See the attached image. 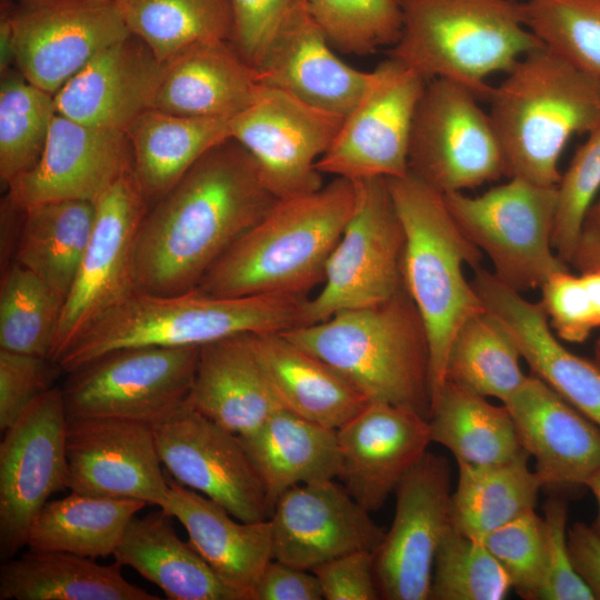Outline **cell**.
Wrapping results in <instances>:
<instances>
[{"label": "cell", "mask_w": 600, "mask_h": 600, "mask_svg": "<svg viewBox=\"0 0 600 600\" xmlns=\"http://www.w3.org/2000/svg\"><path fill=\"white\" fill-rule=\"evenodd\" d=\"M352 181L353 211L329 256L320 292L303 302L301 326L380 303L403 286L404 234L388 179Z\"/></svg>", "instance_id": "cell-10"}, {"label": "cell", "mask_w": 600, "mask_h": 600, "mask_svg": "<svg viewBox=\"0 0 600 600\" xmlns=\"http://www.w3.org/2000/svg\"><path fill=\"white\" fill-rule=\"evenodd\" d=\"M129 582L122 566L56 551H30L3 561L0 600H159Z\"/></svg>", "instance_id": "cell-34"}, {"label": "cell", "mask_w": 600, "mask_h": 600, "mask_svg": "<svg viewBox=\"0 0 600 600\" xmlns=\"http://www.w3.org/2000/svg\"><path fill=\"white\" fill-rule=\"evenodd\" d=\"M66 453L70 491L166 508L170 487L154 428L113 418L70 419Z\"/></svg>", "instance_id": "cell-19"}, {"label": "cell", "mask_w": 600, "mask_h": 600, "mask_svg": "<svg viewBox=\"0 0 600 600\" xmlns=\"http://www.w3.org/2000/svg\"><path fill=\"white\" fill-rule=\"evenodd\" d=\"M337 436V479L370 512L382 508L432 442L428 418L386 402H369Z\"/></svg>", "instance_id": "cell-22"}, {"label": "cell", "mask_w": 600, "mask_h": 600, "mask_svg": "<svg viewBox=\"0 0 600 600\" xmlns=\"http://www.w3.org/2000/svg\"><path fill=\"white\" fill-rule=\"evenodd\" d=\"M488 99L508 178L557 186L569 140L600 126V81L544 46L522 57Z\"/></svg>", "instance_id": "cell-4"}, {"label": "cell", "mask_w": 600, "mask_h": 600, "mask_svg": "<svg viewBox=\"0 0 600 600\" xmlns=\"http://www.w3.org/2000/svg\"><path fill=\"white\" fill-rule=\"evenodd\" d=\"M530 456L492 466L458 463V482L451 493L450 521L459 532L478 540L536 509L540 480L531 471Z\"/></svg>", "instance_id": "cell-38"}, {"label": "cell", "mask_w": 600, "mask_h": 600, "mask_svg": "<svg viewBox=\"0 0 600 600\" xmlns=\"http://www.w3.org/2000/svg\"><path fill=\"white\" fill-rule=\"evenodd\" d=\"M482 542L523 599L538 600L546 571L543 519L531 510L487 534Z\"/></svg>", "instance_id": "cell-47"}, {"label": "cell", "mask_w": 600, "mask_h": 600, "mask_svg": "<svg viewBox=\"0 0 600 600\" xmlns=\"http://www.w3.org/2000/svg\"><path fill=\"white\" fill-rule=\"evenodd\" d=\"M326 600H377L374 552L357 551L337 557L311 570Z\"/></svg>", "instance_id": "cell-52"}, {"label": "cell", "mask_w": 600, "mask_h": 600, "mask_svg": "<svg viewBox=\"0 0 600 600\" xmlns=\"http://www.w3.org/2000/svg\"><path fill=\"white\" fill-rule=\"evenodd\" d=\"M429 423L432 442L447 448L457 464H499L524 451L503 403L451 381L432 403Z\"/></svg>", "instance_id": "cell-36"}, {"label": "cell", "mask_w": 600, "mask_h": 600, "mask_svg": "<svg viewBox=\"0 0 600 600\" xmlns=\"http://www.w3.org/2000/svg\"><path fill=\"white\" fill-rule=\"evenodd\" d=\"M261 84L229 40L199 43L164 63L152 103L164 112L231 120L250 107Z\"/></svg>", "instance_id": "cell-29"}, {"label": "cell", "mask_w": 600, "mask_h": 600, "mask_svg": "<svg viewBox=\"0 0 600 600\" xmlns=\"http://www.w3.org/2000/svg\"><path fill=\"white\" fill-rule=\"evenodd\" d=\"M473 271L471 283L484 309L509 333L531 373L600 428V366L561 343L539 301L527 300L481 266Z\"/></svg>", "instance_id": "cell-24"}, {"label": "cell", "mask_w": 600, "mask_h": 600, "mask_svg": "<svg viewBox=\"0 0 600 600\" xmlns=\"http://www.w3.org/2000/svg\"><path fill=\"white\" fill-rule=\"evenodd\" d=\"M62 299L36 273L12 261L0 290V349L50 358Z\"/></svg>", "instance_id": "cell-41"}, {"label": "cell", "mask_w": 600, "mask_h": 600, "mask_svg": "<svg viewBox=\"0 0 600 600\" xmlns=\"http://www.w3.org/2000/svg\"><path fill=\"white\" fill-rule=\"evenodd\" d=\"M594 358L596 362L600 366V336L598 337L594 344Z\"/></svg>", "instance_id": "cell-59"}, {"label": "cell", "mask_w": 600, "mask_h": 600, "mask_svg": "<svg viewBox=\"0 0 600 600\" xmlns=\"http://www.w3.org/2000/svg\"><path fill=\"white\" fill-rule=\"evenodd\" d=\"M159 458L177 482L243 522L271 513L262 480L239 434L187 404L154 428Z\"/></svg>", "instance_id": "cell-18"}, {"label": "cell", "mask_w": 600, "mask_h": 600, "mask_svg": "<svg viewBox=\"0 0 600 600\" xmlns=\"http://www.w3.org/2000/svg\"><path fill=\"white\" fill-rule=\"evenodd\" d=\"M451 468L427 452L397 487L394 516L374 551L380 599L429 600L437 549L451 526Z\"/></svg>", "instance_id": "cell-17"}, {"label": "cell", "mask_w": 600, "mask_h": 600, "mask_svg": "<svg viewBox=\"0 0 600 600\" xmlns=\"http://www.w3.org/2000/svg\"><path fill=\"white\" fill-rule=\"evenodd\" d=\"M158 586L171 600H242L196 549L182 541L161 508L128 524L113 556Z\"/></svg>", "instance_id": "cell-31"}, {"label": "cell", "mask_w": 600, "mask_h": 600, "mask_svg": "<svg viewBox=\"0 0 600 600\" xmlns=\"http://www.w3.org/2000/svg\"><path fill=\"white\" fill-rule=\"evenodd\" d=\"M22 212L13 261L41 278L64 303L92 232L96 203L57 200Z\"/></svg>", "instance_id": "cell-35"}, {"label": "cell", "mask_w": 600, "mask_h": 600, "mask_svg": "<svg viewBox=\"0 0 600 600\" xmlns=\"http://www.w3.org/2000/svg\"><path fill=\"white\" fill-rule=\"evenodd\" d=\"M129 32L142 40L161 63L192 47L230 40L229 0H114Z\"/></svg>", "instance_id": "cell-39"}, {"label": "cell", "mask_w": 600, "mask_h": 600, "mask_svg": "<svg viewBox=\"0 0 600 600\" xmlns=\"http://www.w3.org/2000/svg\"><path fill=\"white\" fill-rule=\"evenodd\" d=\"M187 406L239 436L254 431L284 409L261 367L252 333L199 347Z\"/></svg>", "instance_id": "cell-27"}, {"label": "cell", "mask_w": 600, "mask_h": 600, "mask_svg": "<svg viewBox=\"0 0 600 600\" xmlns=\"http://www.w3.org/2000/svg\"><path fill=\"white\" fill-rule=\"evenodd\" d=\"M306 296L214 297L134 291L92 320L56 362L64 373L114 350L200 347L238 333L284 332L301 324Z\"/></svg>", "instance_id": "cell-3"}, {"label": "cell", "mask_w": 600, "mask_h": 600, "mask_svg": "<svg viewBox=\"0 0 600 600\" xmlns=\"http://www.w3.org/2000/svg\"><path fill=\"white\" fill-rule=\"evenodd\" d=\"M260 84L282 90L323 111L346 118L370 81L340 60L302 9L280 32L256 70Z\"/></svg>", "instance_id": "cell-26"}, {"label": "cell", "mask_w": 600, "mask_h": 600, "mask_svg": "<svg viewBox=\"0 0 600 600\" xmlns=\"http://www.w3.org/2000/svg\"><path fill=\"white\" fill-rule=\"evenodd\" d=\"M503 404L536 461L541 489L558 494L586 488L600 468V428L532 373Z\"/></svg>", "instance_id": "cell-23"}, {"label": "cell", "mask_w": 600, "mask_h": 600, "mask_svg": "<svg viewBox=\"0 0 600 600\" xmlns=\"http://www.w3.org/2000/svg\"><path fill=\"white\" fill-rule=\"evenodd\" d=\"M579 273L593 302L600 324V270H589Z\"/></svg>", "instance_id": "cell-56"}, {"label": "cell", "mask_w": 600, "mask_h": 600, "mask_svg": "<svg viewBox=\"0 0 600 600\" xmlns=\"http://www.w3.org/2000/svg\"><path fill=\"white\" fill-rule=\"evenodd\" d=\"M569 264L578 272L600 270V223L586 221Z\"/></svg>", "instance_id": "cell-55"}, {"label": "cell", "mask_w": 600, "mask_h": 600, "mask_svg": "<svg viewBox=\"0 0 600 600\" xmlns=\"http://www.w3.org/2000/svg\"><path fill=\"white\" fill-rule=\"evenodd\" d=\"M232 14L230 43L253 69L290 21L307 7L306 0H229Z\"/></svg>", "instance_id": "cell-48"}, {"label": "cell", "mask_w": 600, "mask_h": 600, "mask_svg": "<svg viewBox=\"0 0 600 600\" xmlns=\"http://www.w3.org/2000/svg\"><path fill=\"white\" fill-rule=\"evenodd\" d=\"M163 66L129 34L96 54L53 94L57 112L89 127L127 131L152 108Z\"/></svg>", "instance_id": "cell-25"}, {"label": "cell", "mask_w": 600, "mask_h": 600, "mask_svg": "<svg viewBox=\"0 0 600 600\" xmlns=\"http://www.w3.org/2000/svg\"><path fill=\"white\" fill-rule=\"evenodd\" d=\"M240 438L262 480L270 510L294 486L338 478L341 458L336 429L281 409Z\"/></svg>", "instance_id": "cell-32"}, {"label": "cell", "mask_w": 600, "mask_h": 600, "mask_svg": "<svg viewBox=\"0 0 600 600\" xmlns=\"http://www.w3.org/2000/svg\"><path fill=\"white\" fill-rule=\"evenodd\" d=\"M273 559L312 570L337 557L376 551L384 531L334 479L284 491L269 517Z\"/></svg>", "instance_id": "cell-20"}, {"label": "cell", "mask_w": 600, "mask_h": 600, "mask_svg": "<svg viewBox=\"0 0 600 600\" xmlns=\"http://www.w3.org/2000/svg\"><path fill=\"white\" fill-rule=\"evenodd\" d=\"M67 417L61 387L34 399L3 431L0 443V559L27 547L48 499L68 489Z\"/></svg>", "instance_id": "cell-13"}, {"label": "cell", "mask_w": 600, "mask_h": 600, "mask_svg": "<svg viewBox=\"0 0 600 600\" xmlns=\"http://www.w3.org/2000/svg\"><path fill=\"white\" fill-rule=\"evenodd\" d=\"M402 31L390 56L427 81L443 78L479 98L491 91L487 80L507 73L543 44L524 22L516 0H399Z\"/></svg>", "instance_id": "cell-7"}, {"label": "cell", "mask_w": 600, "mask_h": 600, "mask_svg": "<svg viewBox=\"0 0 600 600\" xmlns=\"http://www.w3.org/2000/svg\"><path fill=\"white\" fill-rule=\"evenodd\" d=\"M586 221L600 223V199L596 200V202L591 207Z\"/></svg>", "instance_id": "cell-58"}, {"label": "cell", "mask_w": 600, "mask_h": 600, "mask_svg": "<svg viewBox=\"0 0 600 600\" xmlns=\"http://www.w3.org/2000/svg\"><path fill=\"white\" fill-rule=\"evenodd\" d=\"M516 343L487 310L457 331L447 360V381L504 403L524 382Z\"/></svg>", "instance_id": "cell-40"}, {"label": "cell", "mask_w": 600, "mask_h": 600, "mask_svg": "<svg viewBox=\"0 0 600 600\" xmlns=\"http://www.w3.org/2000/svg\"><path fill=\"white\" fill-rule=\"evenodd\" d=\"M511 582L482 540L452 526L437 549L430 600H502Z\"/></svg>", "instance_id": "cell-43"}, {"label": "cell", "mask_w": 600, "mask_h": 600, "mask_svg": "<svg viewBox=\"0 0 600 600\" xmlns=\"http://www.w3.org/2000/svg\"><path fill=\"white\" fill-rule=\"evenodd\" d=\"M132 166L126 131L89 127L57 112L39 161L7 188V199L20 210L57 200L96 202Z\"/></svg>", "instance_id": "cell-21"}, {"label": "cell", "mask_w": 600, "mask_h": 600, "mask_svg": "<svg viewBox=\"0 0 600 600\" xmlns=\"http://www.w3.org/2000/svg\"><path fill=\"white\" fill-rule=\"evenodd\" d=\"M568 546L576 571L600 600V536L591 526L577 521L568 528Z\"/></svg>", "instance_id": "cell-54"}, {"label": "cell", "mask_w": 600, "mask_h": 600, "mask_svg": "<svg viewBox=\"0 0 600 600\" xmlns=\"http://www.w3.org/2000/svg\"><path fill=\"white\" fill-rule=\"evenodd\" d=\"M426 83L421 74L391 56L380 62L317 162L319 172L349 180L406 176L412 121Z\"/></svg>", "instance_id": "cell-14"}, {"label": "cell", "mask_w": 600, "mask_h": 600, "mask_svg": "<svg viewBox=\"0 0 600 600\" xmlns=\"http://www.w3.org/2000/svg\"><path fill=\"white\" fill-rule=\"evenodd\" d=\"M168 477V476H167ZM164 510L186 529L189 543L242 600H253L260 577L273 559L269 520L243 522L212 499L168 477Z\"/></svg>", "instance_id": "cell-28"}, {"label": "cell", "mask_w": 600, "mask_h": 600, "mask_svg": "<svg viewBox=\"0 0 600 600\" xmlns=\"http://www.w3.org/2000/svg\"><path fill=\"white\" fill-rule=\"evenodd\" d=\"M338 371L369 402L431 412L426 328L402 288L389 299L281 332Z\"/></svg>", "instance_id": "cell-6"}, {"label": "cell", "mask_w": 600, "mask_h": 600, "mask_svg": "<svg viewBox=\"0 0 600 600\" xmlns=\"http://www.w3.org/2000/svg\"><path fill=\"white\" fill-rule=\"evenodd\" d=\"M64 373L48 357L0 349V430H7L39 396Z\"/></svg>", "instance_id": "cell-50"}, {"label": "cell", "mask_w": 600, "mask_h": 600, "mask_svg": "<svg viewBox=\"0 0 600 600\" xmlns=\"http://www.w3.org/2000/svg\"><path fill=\"white\" fill-rule=\"evenodd\" d=\"M328 42L344 53L364 56L394 46L402 31L399 0H306Z\"/></svg>", "instance_id": "cell-45"}, {"label": "cell", "mask_w": 600, "mask_h": 600, "mask_svg": "<svg viewBox=\"0 0 600 600\" xmlns=\"http://www.w3.org/2000/svg\"><path fill=\"white\" fill-rule=\"evenodd\" d=\"M387 179L404 234L402 283L428 337L432 406L447 381V360L457 331L486 310L464 274L467 266H481L483 254L456 221L443 193L410 171Z\"/></svg>", "instance_id": "cell-5"}, {"label": "cell", "mask_w": 600, "mask_h": 600, "mask_svg": "<svg viewBox=\"0 0 600 600\" xmlns=\"http://www.w3.org/2000/svg\"><path fill=\"white\" fill-rule=\"evenodd\" d=\"M94 203L92 232L62 307L50 356L53 361L92 320L137 291L136 242L149 206L133 166Z\"/></svg>", "instance_id": "cell-15"}, {"label": "cell", "mask_w": 600, "mask_h": 600, "mask_svg": "<svg viewBox=\"0 0 600 600\" xmlns=\"http://www.w3.org/2000/svg\"><path fill=\"white\" fill-rule=\"evenodd\" d=\"M278 200L243 146L233 138L214 146L147 210L136 242L137 291L196 289Z\"/></svg>", "instance_id": "cell-1"}, {"label": "cell", "mask_w": 600, "mask_h": 600, "mask_svg": "<svg viewBox=\"0 0 600 600\" xmlns=\"http://www.w3.org/2000/svg\"><path fill=\"white\" fill-rule=\"evenodd\" d=\"M600 190V126L588 133L557 184L552 244L569 264L588 213Z\"/></svg>", "instance_id": "cell-46"}, {"label": "cell", "mask_w": 600, "mask_h": 600, "mask_svg": "<svg viewBox=\"0 0 600 600\" xmlns=\"http://www.w3.org/2000/svg\"><path fill=\"white\" fill-rule=\"evenodd\" d=\"M468 87L428 80L410 134L409 171L446 194L506 176L502 148L490 118Z\"/></svg>", "instance_id": "cell-11"}, {"label": "cell", "mask_w": 600, "mask_h": 600, "mask_svg": "<svg viewBox=\"0 0 600 600\" xmlns=\"http://www.w3.org/2000/svg\"><path fill=\"white\" fill-rule=\"evenodd\" d=\"M354 202V182L341 177L314 192L279 199L196 289L214 297L306 296L322 282Z\"/></svg>", "instance_id": "cell-2"}, {"label": "cell", "mask_w": 600, "mask_h": 600, "mask_svg": "<svg viewBox=\"0 0 600 600\" xmlns=\"http://www.w3.org/2000/svg\"><path fill=\"white\" fill-rule=\"evenodd\" d=\"M56 113L53 94L19 72L4 74L0 88V178L7 188L39 161Z\"/></svg>", "instance_id": "cell-42"}, {"label": "cell", "mask_w": 600, "mask_h": 600, "mask_svg": "<svg viewBox=\"0 0 600 600\" xmlns=\"http://www.w3.org/2000/svg\"><path fill=\"white\" fill-rule=\"evenodd\" d=\"M322 590L316 574L272 559L266 567L253 593V600H321Z\"/></svg>", "instance_id": "cell-53"}, {"label": "cell", "mask_w": 600, "mask_h": 600, "mask_svg": "<svg viewBox=\"0 0 600 600\" xmlns=\"http://www.w3.org/2000/svg\"><path fill=\"white\" fill-rule=\"evenodd\" d=\"M522 9L546 48L600 81V0H524Z\"/></svg>", "instance_id": "cell-44"}, {"label": "cell", "mask_w": 600, "mask_h": 600, "mask_svg": "<svg viewBox=\"0 0 600 600\" xmlns=\"http://www.w3.org/2000/svg\"><path fill=\"white\" fill-rule=\"evenodd\" d=\"M546 571L538 600H596L576 571L568 546V506L559 496L544 504Z\"/></svg>", "instance_id": "cell-49"}, {"label": "cell", "mask_w": 600, "mask_h": 600, "mask_svg": "<svg viewBox=\"0 0 600 600\" xmlns=\"http://www.w3.org/2000/svg\"><path fill=\"white\" fill-rule=\"evenodd\" d=\"M147 503L70 491L48 501L33 520L27 548L87 558L113 556L130 521Z\"/></svg>", "instance_id": "cell-37"}, {"label": "cell", "mask_w": 600, "mask_h": 600, "mask_svg": "<svg viewBox=\"0 0 600 600\" xmlns=\"http://www.w3.org/2000/svg\"><path fill=\"white\" fill-rule=\"evenodd\" d=\"M129 34L114 0H23L1 18L2 54L51 94Z\"/></svg>", "instance_id": "cell-12"}, {"label": "cell", "mask_w": 600, "mask_h": 600, "mask_svg": "<svg viewBox=\"0 0 600 600\" xmlns=\"http://www.w3.org/2000/svg\"><path fill=\"white\" fill-rule=\"evenodd\" d=\"M586 488L591 491L597 502V517L591 527L600 536V468L588 479Z\"/></svg>", "instance_id": "cell-57"}, {"label": "cell", "mask_w": 600, "mask_h": 600, "mask_svg": "<svg viewBox=\"0 0 600 600\" xmlns=\"http://www.w3.org/2000/svg\"><path fill=\"white\" fill-rule=\"evenodd\" d=\"M126 133L149 208L204 153L231 138L230 120L184 117L153 108L139 114Z\"/></svg>", "instance_id": "cell-33"}, {"label": "cell", "mask_w": 600, "mask_h": 600, "mask_svg": "<svg viewBox=\"0 0 600 600\" xmlns=\"http://www.w3.org/2000/svg\"><path fill=\"white\" fill-rule=\"evenodd\" d=\"M444 198L462 231L507 286L519 292L541 288L552 274L569 269L552 244L557 186L513 177L478 196L451 192Z\"/></svg>", "instance_id": "cell-8"}, {"label": "cell", "mask_w": 600, "mask_h": 600, "mask_svg": "<svg viewBox=\"0 0 600 600\" xmlns=\"http://www.w3.org/2000/svg\"><path fill=\"white\" fill-rule=\"evenodd\" d=\"M261 367L286 410L338 430L369 401L331 366L281 332L252 333Z\"/></svg>", "instance_id": "cell-30"}, {"label": "cell", "mask_w": 600, "mask_h": 600, "mask_svg": "<svg viewBox=\"0 0 600 600\" xmlns=\"http://www.w3.org/2000/svg\"><path fill=\"white\" fill-rule=\"evenodd\" d=\"M343 120L261 84L253 103L230 120V130L253 157L269 190L278 199H289L322 187L317 162Z\"/></svg>", "instance_id": "cell-16"}, {"label": "cell", "mask_w": 600, "mask_h": 600, "mask_svg": "<svg viewBox=\"0 0 600 600\" xmlns=\"http://www.w3.org/2000/svg\"><path fill=\"white\" fill-rule=\"evenodd\" d=\"M199 347H134L104 353L61 386L67 420L113 418L152 428L187 404Z\"/></svg>", "instance_id": "cell-9"}, {"label": "cell", "mask_w": 600, "mask_h": 600, "mask_svg": "<svg viewBox=\"0 0 600 600\" xmlns=\"http://www.w3.org/2000/svg\"><path fill=\"white\" fill-rule=\"evenodd\" d=\"M540 303L560 340L580 343L600 328L593 302L579 274L569 269L552 274L541 286Z\"/></svg>", "instance_id": "cell-51"}]
</instances>
